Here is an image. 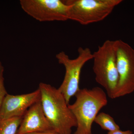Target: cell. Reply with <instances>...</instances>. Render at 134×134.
<instances>
[{"mask_svg": "<svg viewBox=\"0 0 134 134\" xmlns=\"http://www.w3.org/2000/svg\"><path fill=\"white\" fill-rule=\"evenodd\" d=\"M93 72L98 83L104 88L109 98H115L119 75L114 41L107 40L93 53Z\"/></svg>", "mask_w": 134, "mask_h": 134, "instance_id": "3957f363", "label": "cell"}, {"mask_svg": "<svg viewBox=\"0 0 134 134\" xmlns=\"http://www.w3.org/2000/svg\"><path fill=\"white\" fill-rule=\"evenodd\" d=\"M78 52V56L74 59H70L63 51L55 55L59 63L63 65L65 69L64 79L58 90L64 96L68 104L70 98L80 90L79 80L83 67L93 59V53L88 48L79 47Z\"/></svg>", "mask_w": 134, "mask_h": 134, "instance_id": "5b68a950", "label": "cell"}, {"mask_svg": "<svg viewBox=\"0 0 134 134\" xmlns=\"http://www.w3.org/2000/svg\"><path fill=\"white\" fill-rule=\"evenodd\" d=\"M107 134H133V132L130 130L123 131H121L120 129L115 131L109 132Z\"/></svg>", "mask_w": 134, "mask_h": 134, "instance_id": "4fadbf2b", "label": "cell"}, {"mask_svg": "<svg viewBox=\"0 0 134 134\" xmlns=\"http://www.w3.org/2000/svg\"><path fill=\"white\" fill-rule=\"evenodd\" d=\"M69 19L83 25L100 21L112 12L122 0H66Z\"/></svg>", "mask_w": 134, "mask_h": 134, "instance_id": "277c9868", "label": "cell"}, {"mask_svg": "<svg viewBox=\"0 0 134 134\" xmlns=\"http://www.w3.org/2000/svg\"><path fill=\"white\" fill-rule=\"evenodd\" d=\"M119 82L115 98L134 91V49L119 40L114 41Z\"/></svg>", "mask_w": 134, "mask_h": 134, "instance_id": "8992f818", "label": "cell"}, {"mask_svg": "<svg viewBox=\"0 0 134 134\" xmlns=\"http://www.w3.org/2000/svg\"><path fill=\"white\" fill-rule=\"evenodd\" d=\"M76 100L69 108L76 120L74 134H92V126L99 112L107 104L106 94L98 87L80 89L75 95Z\"/></svg>", "mask_w": 134, "mask_h": 134, "instance_id": "7a4b0ae2", "label": "cell"}, {"mask_svg": "<svg viewBox=\"0 0 134 134\" xmlns=\"http://www.w3.org/2000/svg\"><path fill=\"white\" fill-rule=\"evenodd\" d=\"M38 88L43 112L53 131L58 134H72V128L77 126L76 120L63 95L48 84L40 83Z\"/></svg>", "mask_w": 134, "mask_h": 134, "instance_id": "6da1fadb", "label": "cell"}, {"mask_svg": "<svg viewBox=\"0 0 134 134\" xmlns=\"http://www.w3.org/2000/svg\"><path fill=\"white\" fill-rule=\"evenodd\" d=\"M49 131H53L43 112L40 100L27 110L23 117L16 134Z\"/></svg>", "mask_w": 134, "mask_h": 134, "instance_id": "9c48e42d", "label": "cell"}, {"mask_svg": "<svg viewBox=\"0 0 134 134\" xmlns=\"http://www.w3.org/2000/svg\"><path fill=\"white\" fill-rule=\"evenodd\" d=\"M24 134H58L53 131H49L46 132H32V133H27Z\"/></svg>", "mask_w": 134, "mask_h": 134, "instance_id": "5bb4252c", "label": "cell"}, {"mask_svg": "<svg viewBox=\"0 0 134 134\" xmlns=\"http://www.w3.org/2000/svg\"><path fill=\"white\" fill-rule=\"evenodd\" d=\"M23 117H14L1 121L0 134H16Z\"/></svg>", "mask_w": 134, "mask_h": 134, "instance_id": "8fae6325", "label": "cell"}, {"mask_svg": "<svg viewBox=\"0 0 134 134\" xmlns=\"http://www.w3.org/2000/svg\"><path fill=\"white\" fill-rule=\"evenodd\" d=\"M4 67L0 62V109L5 97L8 94L4 85Z\"/></svg>", "mask_w": 134, "mask_h": 134, "instance_id": "7c38bea8", "label": "cell"}, {"mask_svg": "<svg viewBox=\"0 0 134 134\" xmlns=\"http://www.w3.org/2000/svg\"><path fill=\"white\" fill-rule=\"evenodd\" d=\"M94 122L99 125L102 129L109 132L120 129V127L115 123L113 118L105 113L102 112L98 114Z\"/></svg>", "mask_w": 134, "mask_h": 134, "instance_id": "30bf717a", "label": "cell"}, {"mask_svg": "<svg viewBox=\"0 0 134 134\" xmlns=\"http://www.w3.org/2000/svg\"><path fill=\"white\" fill-rule=\"evenodd\" d=\"M40 100L41 92L38 88L27 94H8L0 109V122L14 117H23L31 106Z\"/></svg>", "mask_w": 134, "mask_h": 134, "instance_id": "ba28073f", "label": "cell"}, {"mask_svg": "<svg viewBox=\"0 0 134 134\" xmlns=\"http://www.w3.org/2000/svg\"><path fill=\"white\" fill-rule=\"evenodd\" d=\"M23 10L40 22L69 20V6L60 0H21Z\"/></svg>", "mask_w": 134, "mask_h": 134, "instance_id": "52a82bcc", "label": "cell"}]
</instances>
